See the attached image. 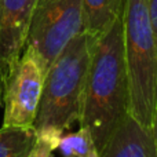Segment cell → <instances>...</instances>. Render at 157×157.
<instances>
[{"label":"cell","instance_id":"obj_1","mask_svg":"<svg viewBox=\"0 0 157 157\" xmlns=\"http://www.w3.org/2000/svg\"><path fill=\"white\" fill-rule=\"evenodd\" d=\"M130 92L124 59L123 14L92 44L78 124L87 127L98 150L128 116Z\"/></svg>","mask_w":157,"mask_h":157},{"label":"cell","instance_id":"obj_2","mask_svg":"<svg viewBox=\"0 0 157 157\" xmlns=\"http://www.w3.org/2000/svg\"><path fill=\"white\" fill-rule=\"evenodd\" d=\"M92 44L94 40L80 32L48 68L33 124L36 132L55 130L63 134L80 121Z\"/></svg>","mask_w":157,"mask_h":157},{"label":"cell","instance_id":"obj_3","mask_svg":"<svg viewBox=\"0 0 157 157\" xmlns=\"http://www.w3.org/2000/svg\"><path fill=\"white\" fill-rule=\"evenodd\" d=\"M124 59L128 78V114L153 128L157 109V40L147 0H125L123 10Z\"/></svg>","mask_w":157,"mask_h":157},{"label":"cell","instance_id":"obj_4","mask_svg":"<svg viewBox=\"0 0 157 157\" xmlns=\"http://www.w3.org/2000/svg\"><path fill=\"white\" fill-rule=\"evenodd\" d=\"M83 32V0H37L25 48L37 58L44 75L65 46Z\"/></svg>","mask_w":157,"mask_h":157},{"label":"cell","instance_id":"obj_5","mask_svg":"<svg viewBox=\"0 0 157 157\" xmlns=\"http://www.w3.org/2000/svg\"><path fill=\"white\" fill-rule=\"evenodd\" d=\"M44 76L46 75L35 54L25 48L3 97V125L33 128L41 98Z\"/></svg>","mask_w":157,"mask_h":157},{"label":"cell","instance_id":"obj_6","mask_svg":"<svg viewBox=\"0 0 157 157\" xmlns=\"http://www.w3.org/2000/svg\"><path fill=\"white\" fill-rule=\"evenodd\" d=\"M37 0H0V105L26 46Z\"/></svg>","mask_w":157,"mask_h":157},{"label":"cell","instance_id":"obj_7","mask_svg":"<svg viewBox=\"0 0 157 157\" xmlns=\"http://www.w3.org/2000/svg\"><path fill=\"white\" fill-rule=\"evenodd\" d=\"M99 157H157L152 128L128 114L99 152Z\"/></svg>","mask_w":157,"mask_h":157},{"label":"cell","instance_id":"obj_8","mask_svg":"<svg viewBox=\"0 0 157 157\" xmlns=\"http://www.w3.org/2000/svg\"><path fill=\"white\" fill-rule=\"evenodd\" d=\"M125 0H83V32L99 39L123 14Z\"/></svg>","mask_w":157,"mask_h":157},{"label":"cell","instance_id":"obj_9","mask_svg":"<svg viewBox=\"0 0 157 157\" xmlns=\"http://www.w3.org/2000/svg\"><path fill=\"white\" fill-rule=\"evenodd\" d=\"M35 128L0 127V157H28L36 141Z\"/></svg>","mask_w":157,"mask_h":157},{"label":"cell","instance_id":"obj_10","mask_svg":"<svg viewBox=\"0 0 157 157\" xmlns=\"http://www.w3.org/2000/svg\"><path fill=\"white\" fill-rule=\"evenodd\" d=\"M57 149L62 157H99V150L91 132L83 125L76 132L62 134Z\"/></svg>","mask_w":157,"mask_h":157},{"label":"cell","instance_id":"obj_11","mask_svg":"<svg viewBox=\"0 0 157 157\" xmlns=\"http://www.w3.org/2000/svg\"><path fill=\"white\" fill-rule=\"evenodd\" d=\"M36 134V141L28 157H52L54 150L58 147L62 132L55 130H44Z\"/></svg>","mask_w":157,"mask_h":157},{"label":"cell","instance_id":"obj_12","mask_svg":"<svg viewBox=\"0 0 157 157\" xmlns=\"http://www.w3.org/2000/svg\"><path fill=\"white\" fill-rule=\"evenodd\" d=\"M147 8H149V17L153 26L156 40H157V0H147Z\"/></svg>","mask_w":157,"mask_h":157},{"label":"cell","instance_id":"obj_13","mask_svg":"<svg viewBox=\"0 0 157 157\" xmlns=\"http://www.w3.org/2000/svg\"><path fill=\"white\" fill-rule=\"evenodd\" d=\"M153 136H155V142H156V146H157V109H156V116H155V123H153Z\"/></svg>","mask_w":157,"mask_h":157}]
</instances>
